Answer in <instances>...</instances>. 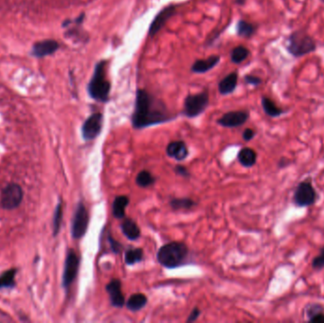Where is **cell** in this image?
<instances>
[{
  "label": "cell",
  "mask_w": 324,
  "mask_h": 323,
  "mask_svg": "<svg viewBox=\"0 0 324 323\" xmlns=\"http://www.w3.org/2000/svg\"><path fill=\"white\" fill-rule=\"evenodd\" d=\"M108 242L110 244V249H111V250H112L115 254H119V253L122 251V244L120 242H118L117 240H115V239L111 236L110 233L108 234Z\"/></svg>",
  "instance_id": "32"
},
{
  "label": "cell",
  "mask_w": 324,
  "mask_h": 323,
  "mask_svg": "<svg viewBox=\"0 0 324 323\" xmlns=\"http://www.w3.org/2000/svg\"><path fill=\"white\" fill-rule=\"evenodd\" d=\"M220 60L219 56H210L208 59L197 60L192 67V71L195 73H205L209 69L214 68Z\"/></svg>",
  "instance_id": "17"
},
{
  "label": "cell",
  "mask_w": 324,
  "mask_h": 323,
  "mask_svg": "<svg viewBox=\"0 0 324 323\" xmlns=\"http://www.w3.org/2000/svg\"><path fill=\"white\" fill-rule=\"evenodd\" d=\"M79 265H80L79 257L76 254L73 249H69L66 258L64 274H63V286L65 288H68L71 285V283L74 282L78 274Z\"/></svg>",
  "instance_id": "10"
},
{
  "label": "cell",
  "mask_w": 324,
  "mask_h": 323,
  "mask_svg": "<svg viewBox=\"0 0 324 323\" xmlns=\"http://www.w3.org/2000/svg\"><path fill=\"white\" fill-rule=\"evenodd\" d=\"M249 118L250 114L248 111H231L223 115L217 122L223 127H239L245 124L249 120Z\"/></svg>",
  "instance_id": "11"
},
{
  "label": "cell",
  "mask_w": 324,
  "mask_h": 323,
  "mask_svg": "<svg viewBox=\"0 0 324 323\" xmlns=\"http://www.w3.org/2000/svg\"><path fill=\"white\" fill-rule=\"evenodd\" d=\"M103 117L101 113L89 116L82 126V136L86 142L93 141L101 134Z\"/></svg>",
  "instance_id": "9"
},
{
  "label": "cell",
  "mask_w": 324,
  "mask_h": 323,
  "mask_svg": "<svg viewBox=\"0 0 324 323\" xmlns=\"http://www.w3.org/2000/svg\"><path fill=\"white\" fill-rule=\"evenodd\" d=\"M16 271L15 270H11L5 272L0 276V288L3 287H10L14 284V277Z\"/></svg>",
  "instance_id": "28"
},
{
  "label": "cell",
  "mask_w": 324,
  "mask_h": 323,
  "mask_svg": "<svg viewBox=\"0 0 324 323\" xmlns=\"http://www.w3.org/2000/svg\"><path fill=\"white\" fill-rule=\"evenodd\" d=\"M321 1H322V2H323V3H324V0H321Z\"/></svg>",
  "instance_id": "40"
},
{
  "label": "cell",
  "mask_w": 324,
  "mask_h": 323,
  "mask_svg": "<svg viewBox=\"0 0 324 323\" xmlns=\"http://www.w3.org/2000/svg\"><path fill=\"white\" fill-rule=\"evenodd\" d=\"M23 199V191L17 184H10L2 191L0 202L1 206L6 209L17 208Z\"/></svg>",
  "instance_id": "8"
},
{
  "label": "cell",
  "mask_w": 324,
  "mask_h": 323,
  "mask_svg": "<svg viewBox=\"0 0 324 323\" xmlns=\"http://www.w3.org/2000/svg\"><path fill=\"white\" fill-rule=\"evenodd\" d=\"M175 172H176V175H180L183 177H189L190 172L188 171V169L186 168L185 166L182 165H177L175 168Z\"/></svg>",
  "instance_id": "34"
},
{
  "label": "cell",
  "mask_w": 324,
  "mask_h": 323,
  "mask_svg": "<svg viewBox=\"0 0 324 323\" xmlns=\"http://www.w3.org/2000/svg\"><path fill=\"white\" fill-rule=\"evenodd\" d=\"M244 1H245V0H237V3H240V4H242V3H244Z\"/></svg>",
  "instance_id": "39"
},
{
  "label": "cell",
  "mask_w": 324,
  "mask_h": 323,
  "mask_svg": "<svg viewBox=\"0 0 324 323\" xmlns=\"http://www.w3.org/2000/svg\"><path fill=\"white\" fill-rule=\"evenodd\" d=\"M317 194L314 188L311 178L302 181L297 186L294 192L293 203L301 208L309 207L317 201Z\"/></svg>",
  "instance_id": "5"
},
{
  "label": "cell",
  "mask_w": 324,
  "mask_h": 323,
  "mask_svg": "<svg viewBox=\"0 0 324 323\" xmlns=\"http://www.w3.org/2000/svg\"><path fill=\"white\" fill-rule=\"evenodd\" d=\"M155 182V176L146 170L141 171L136 177V183L141 188H148L150 186H152Z\"/></svg>",
  "instance_id": "24"
},
{
  "label": "cell",
  "mask_w": 324,
  "mask_h": 323,
  "mask_svg": "<svg viewBox=\"0 0 324 323\" xmlns=\"http://www.w3.org/2000/svg\"><path fill=\"white\" fill-rule=\"evenodd\" d=\"M201 315V311L198 309L197 307L196 308H194L193 311L191 312V314H190V316H188V318H187V320H186V322H194V321H196V319L200 316Z\"/></svg>",
  "instance_id": "33"
},
{
  "label": "cell",
  "mask_w": 324,
  "mask_h": 323,
  "mask_svg": "<svg viewBox=\"0 0 324 323\" xmlns=\"http://www.w3.org/2000/svg\"><path fill=\"white\" fill-rule=\"evenodd\" d=\"M121 227L122 233L130 241H136L141 237V229L133 219L125 218Z\"/></svg>",
  "instance_id": "16"
},
{
  "label": "cell",
  "mask_w": 324,
  "mask_h": 323,
  "mask_svg": "<svg viewBox=\"0 0 324 323\" xmlns=\"http://www.w3.org/2000/svg\"><path fill=\"white\" fill-rule=\"evenodd\" d=\"M308 321L313 323H324V313H319L316 316H312Z\"/></svg>",
  "instance_id": "37"
},
{
  "label": "cell",
  "mask_w": 324,
  "mask_h": 323,
  "mask_svg": "<svg viewBox=\"0 0 324 323\" xmlns=\"http://www.w3.org/2000/svg\"><path fill=\"white\" fill-rule=\"evenodd\" d=\"M176 13V7L171 5L168 7L163 9L159 14L155 16V19L152 22L150 29H149V35L153 36L157 34L165 23L169 20L170 18Z\"/></svg>",
  "instance_id": "13"
},
{
  "label": "cell",
  "mask_w": 324,
  "mask_h": 323,
  "mask_svg": "<svg viewBox=\"0 0 324 323\" xmlns=\"http://www.w3.org/2000/svg\"><path fill=\"white\" fill-rule=\"evenodd\" d=\"M316 47L315 41L304 32H294L287 39V49L295 57L311 53Z\"/></svg>",
  "instance_id": "4"
},
{
  "label": "cell",
  "mask_w": 324,
  "mask_h": 323,
  "mask_svg": "<svg viewBox=\"0 0 324 323\" xmlns=\"http://www.w3.org/2000/svg\"><path fill=\"white\" fill-rule=\"evenodd\" d=\"M255 33V27L246 21H239L237 25V34L242 37L249 38Z\"/></svg>",
  "instance_id": "26"
},
{
  "label": "cell",
  "mask_w": 324,
  "mask_h": 323,
  "mask_svg": "<svg viewBox=\"0 0 324 323\" xmlns=\"http://www.w3.org/2000/svg\"><path fill=\"white\" fill-rule=\"evenodd\" d=\"M147 297L142 293H137L130 297L128 301L125 303L127 309L132 312H138L142 310L147 304Z\"/></svg>",
  "instance_id": "21"
},
{
  "label": "cell",
  "mask_w": 324,
  "mask_h": 323,
  "mask_svg": "<svg viewBox=\"0 0 324 323\" xmlns=\"http://www.w3.org/2000/svg\"><path fill=\"white\" fill-rule=\"evenodd\" d=\"M209 104V94L207 92L190 95L184 101L183 113L188 118H196L202 114Z\"/></svg>",
  "instance_id": "6"
},
{
  "label": "cell",
  "mask_w": 324,
  "mask_h": 323,
  "mask_svg": "<svg viewBox=\"0 0 324 323\" xmlns=\"http://www.w3.org/2000/svg\"><path fill=\"white\" fill-rule=\"evenodd\" d=\"M238 162L246 168H250L255 165L257 162V153L253 149L245 147L238 153Z\"/></svg>",
  "instance_id": "18"
},
{
  "label": "cell",
  "mask_w": 324,
  "mask_h": 323,
  "mask_svg": "<svg viewBox=\"0 0 324 323\" xmlns=\"http://www.w3.org/2000/svg\"><path fill=\"white\" fill-rule=\"evenodd\" d=\"M262 106H263L264 113L272 118L280 117L281 115L284 113L283 109L278 107L274 101H271L269 98H266V97L262 98Z\"/></svg>",
  "instance_id": "22"
},
{
  "label": "cell",
  "mask_w": 324,
  "mask_h": 323,
  "mask_svg": "<svg viewBox=\"0 0 324 323\" xmlns=\"http://www.w3.org/2000/svg\"><path fill=\"white\" fill-rule=\"evenodd\" d=\"M129 204V197L126 196H119L116 197L112 205L113 216L117 219H122L125 217V209Z\"/></svg>",
  "instance_id": "19"
},
{
  "label": "cell",
  "mask_w": 324,
  "mask_h": 323,
  "mask_svg": "<svg viewBox=\"0 0 324 323\" xmlns=\"http://www.w3.org/2000/svg\"><path fill=\"white\" fill-rule=\"evenodd\" d=\"M238 75L236 72H232L226 76L222 81L219 83V92L221 94L228 95L232 93L236 88Z\"/></svg>",
  "instance_id": "20"
},
{
  "label": "cell",
  "mask_w": 324,
  "mask_h": 323,
  "mask_svg": "<svg viewBox=\"0 0 324 323\" xmlns=\"http://www.w3.org/2000/svg\"><path fill=\"white\" fill-rule=\"evenodd\" d=\"M250 55V50L243 46L235 47L231 52V61L235 64H240L246 60Z\"/></svg>",
  "instance_id": "27"
},
{
  "label": "cell",
  "mask_w": 324,
  "mask_h": 323,
  "mask_svg": "<svg viewBox=\"0 0 324 323\" xmlns=\"http://www.w3.org/2000/svg\"><path fill=\"white\" fill-rule=\"evenodd\" d=\"M254 137H255V132L252 129L248 128L244 131L243 139L245 142H250Z\"/></svg>",
  "instance_id": "35"
},
{
  "label": "cell",
  "mask_w": 324,
  "mask_h": 323,
  "mask_svg": "<svg viewBox=\"0 0 324 323\" xmlns=\"http://www.w3.org/2000/svg\"><path fill=\"white\" fill-rule=\"evenodd\" d=\"M319 313H324V307L318 303H311L305 308V315L307 316V319H309L312 316H316Z\"/></svg>",
  "instance_id": "30"
},
{
  "label": "cell",
  "mask_w": 324,
  "mask_h": 323,
  "mask_svg": "<svg viewBox=\"0 0 324 323\" xmlns=\"http://www.w3.org/2000/svg\"><path fill=\"white\" fill-rule=\"evenodd\" d=\"M196 203L195 200L188 197H182V198H174L170 201V206L172 209L176 210L180 209H190L194 208L196 206Z\"/></svg>",
  "instance_id": "25"
},
{
  "label": "cell",
  "mask_w": 324,
  "mask_h": 323,
  "mask_svg": "<svg viewBox=\"0 0 324 323\" xmlns=\"http://www.w3.org/2000/svg\"><path fill=\"white\" fill-rule=\"evenodd\" d=\"M173 120V117L159 100L140 89L137 92L135 110L132 115V125L135 129H143Z\"/></svg>",
  "instance_id": "1"
},
{
  "label": "cell",
  "mask_w": 324,
  "mask_h": 323,
  "mask_svg": "<svg viewBox=\"0 0 324 323\" xmlns=\"http://www.w3.org/2000/svg\"><path fill=\"white\" fill-rule=\"evenodd\" d=\"M106 62L101 61L95 67L94 73L92 79L88 84V94L90 97L98 101H106L109 98V92L111 89V85L106 79L105 74Z\"/></svg>",
  "instance_id": "3"
},
{
  "label": "cell",
  "mask_w": 324,
  "mask_h": 323,
  "mask_svg": "<svg viewBox=\"0 0 324 323\" xmlns=\"http://www.w3.org/2000/svg\"><path fill=\"white\" fill-rule=\"evenodd\" d=\"M245 80H246V82H247L248 84L253 85V86H259V85L262 83V80H261L260 78L255 77V76H250V75L246 76Z\"/></svg>",
  "instance_id": "36"
},
{
  "label": "cell",
  "mask_w": 324,
  "mask_h": 323,
  "mask_svg": "<svg viewBox=\"0 0 324 323\" xmlns=\"http://www.w3.org/2000/svg\"><path fill=\"white\" fill-rule=\"evenodd\" d=\"M287 163H288V160H287L286 158H284V157H283V158H282V159H281V160L279 162V167H280V168H284V167H285V166H287V165H288Z\"/></svg>",
  "instance_id": "38"
},
{
  "label": "cell",
  "mask_w": 324,
  "mask_h": 323,
  "mask_svg": "<svg viewBox=\"0 0 324 323\" xmlns=\"http://www.w3.org/2000/svg\"><path fill=\"white\" fill-rule=\"evenodd\" d=\"M189 249L184 243L171 242L162 246L157 252V261L163 267L174 270L186 263Z\"/></svg>",
  "instance_id": "2"
},
{
  "label": "cell",
  "mask_w": 324,
  "mask_h": 323,
  "mask_svg": "<svg viewBox=\"0 0 324 323\" xmlns=\"http://www.w3.org/2000/svg\"><path fill=\"white\" fill-rule=\"evenodd\" d=\"M166 154L171 158H174L177 162H182L189 155V150L183 141H175L170 142L167 145Z\"/></svg>",
  "instance_id": "14"
},
{
  "label": "cell",
  "mask_w": 324,
  "mask_h": 323,
  "mask_svg": "<svg viewBox=\"0 0 324 323\" xmlns=\"http://www.w3.org/2000/svg\"><path fill=\"white\" fill-rule=\"evenodd\" d=\"M89 225V213L84 203L77 205L74 216L71 223V235L78 240L86 235Z\"/></svg>",
  "instance_id": "7"
},
{
  "label": "cell",
  "mask_w": 324,
  "mask_h": 323,
  "mask_svg": "<svg viewBox=\"0 0 324 323\" xmlns=\"http://www.w3.org/2000/svg\"><path fill=\"white\" fill-rule=\"evenodd\" d=\"M62 220H63V208L62 203L60 202L55 209L53 217V233L56 236L58 234L60 228H61Z\"/></svg>",
  "instance_id": "29"
},
{
  "label": "cell",
  "mask_w": 324,
  "mask_h": 323,
  "mask_svg": "<svg viewBox=\"0 0 324 323\" xmlns=\"http://www.w3.org/2000/svg\"><path fill=\"white\" fill-rule=\"evenodd\" d=\"M59 48V44L54 40H44L34 44L32 53L35 57H45L54 53Z\"/></svg>",
  "instance_id": "15"
},
{
  "label": "cell",
  "mask_w": 324,
  "mask_h": 323,
  "mask_svg": "<svg viewBox=\"0 0 324 323\" xmlns=\"http://www.w3.org/2000/svg\"><path fill=\"white\" fill-rule=\"evenodd\" d=\"M105 290L110 299V303L116 308H122L125 304V298L122 292V282L119 279H113L106 284Z\"/></svg>",
  "instance_id": "12"
},
{
  "label": "cell",
  "mask_w": 324,
  "mask_h": 323,
  "mask_svg": "<svg viewBox=\"0 0 324 323\" xmlns=\"http://www.w3.org/2000/svg\"><path fill=\"white\" fill-rule=\"evenodd\" d=\"M143 249L140 248L130 249L124 254V262L127 265H134L143 260Z\"/></svg>",
  "instance_id": "23"
},
{
  "label": "cell",
  "mask_w": 324,
  "mask_h": 323,
  "mask_svg": "<svg viewBox=\"0 0 324 323\" xmlns=\"http://www.w3.org/2000/svg\"><path fill=\"white\" fill-rule=\"evenodd\" d=\"M312 267L316 270L324 268V247L319 250V254L313 259Z\"/></svg>",
  "instance_id": "31"
}]
</instances>
